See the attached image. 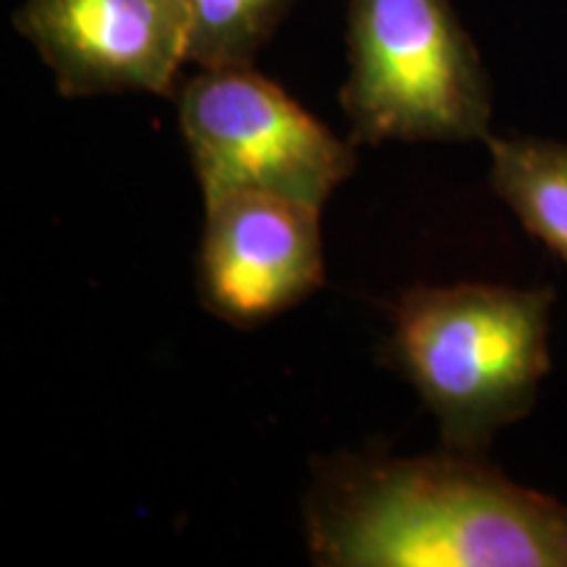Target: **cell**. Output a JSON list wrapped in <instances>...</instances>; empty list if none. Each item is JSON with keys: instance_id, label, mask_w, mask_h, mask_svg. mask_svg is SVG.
<instances>
[{"instance_id": "obj_1", "label": "cell", "mask_w": 567, "mask_h": 567, "mask_svg": "<svg viewBox=\"0 0 567 567\" xmlns=\"http://www.w3.org/2000/svg\"><path fill=\"white\" fill-rule=\"evenodd\" d=\"M484 455L323 460L305 534L326 567H567V507Z\"/></svg>"}, {"instance_id": "obj_2", "label": "cell", "mask_w": 567, "mask_h": 567, "mask_svg": "<svg viewBox=\"0 0 567 567\" xmlns=\"http://www.w3.org/2000/svg\"><path fill=\"white\" fill-rule=\"evenodd\" d=\"M555 289L410 287L392 308L389 358L436 417L446 450L484 455L526 417L549 373Z\"/></svg>"}, {"instance_id": "obj_3", "label": "cell", "mask_w": 567, "mask_h": 567, "mask_svg": "<svg viewBox=\"0 0 567 567\" xmlns=\"http://www.w3.org/2000/svg\"><path fill=\"white\" fill-rule=\"evenodd\" d=\"M347 63L339 103L352 142L492 134V82L452 0H350Z\"/></svg>"}, {"instance_id": "obj_4", "label": "cell", "mask_w": 567, "mask_h": 567, "mask_svg": "<svg viewBox=\"0 0 567 567\" xmlns=\"http://www.w3.org/2000/svg\"><path fill=\"white\" fill-rule=\"evenodd\" d=\"M203 203L231 193H271L321 208L354 174V142L252 66L200 69L176 90Z\"/></svg>"}, {"instance_id": "obj_5", "label": "cell", "mask_w": 567, "mask_h": 567, "mask_svg": "<svg viewBox=\"0 0 567 567\" xmlns=\"http://www.w3.org/2000/svg\"><path fill=\"white\" fill-rule=\"evenodd\" d=\"M13 30L51 69L63 97H172L189 63L184 0H24Z\"/></svg>"}, {"instance_id": "obj_6", "label": "cell", "mask_w": 567, "mask_h": 567, "mask_svg": "<svg viewBox=\"0 0 567 567\" xmlns=\"http://www.w3.org/2000/svg\"><path fill=\"white\" fill-rule=\"evenodd\" d=\"M321 208L271 193L205 200L197 295L221 321L250 329L323 287Z\"/></svg>"}, {"instance_id": "obj_7", "label": "cell", "mask_w": 567, "mask_h": 567, "mask_svg": "<svg viewBox=\"0 0 567 567\" xmlns=\"http://www.w3.org/2000/svg\"><path fill=\"white\" fill-rule=\"evenodd\" d=\"M486 147L496 197L567 266V142L488 134Z\"/></svg>"}, {"instance_id": "obj_8", "label": "cell", "mask_w": 567, "mask_h": 567, "mask_svg": "<svg viewBox=\"0 0 567 567\" xmlns=\"http://www.w3.org/2000/svg\"><path fill=\"white\" fill-rule=\"evenodd\" d=\"M292 0H184L189 63L197 69L252 66Z\"/></svg>"}]
</instances>
